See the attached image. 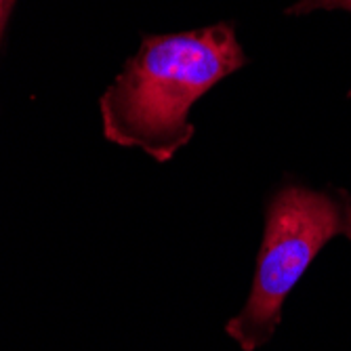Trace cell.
I'll list each match as a JSON object with an SVG mask.
<instances>
[{"instance_id":"6da1fadb","label":"cell","mask_w":351,"mask_h":351,"mask_svg":"<svg viewBox=\"0 0 351 351\" xmlns=\"http://www.w3.org/2000/svg\"><path fill=\"white\" fill-rule=\"evenodd\" d=\"M244 63L228 23L145 38L99 99L106 137L171 160L194 135L191 106Z\"/></svg>"},{"instance_id":"7a4b0ae2","label":"cell","mask_w":351,"mask_h":351,"mask_svg":"<svg viewBox=\"0 0 351 351\" xmlns=\"http://www.w3.org/2000/svg\"><path fill=\"white\" fill-rule=\"evenodd\" d=\"M337 236L351 238L347 194L286 187L271 200L250 295L226 324V332L242 351H257L269 343L280 326L284 301L317 252Z\"/></svg>"},{"instance_id":"3957f363","label":"cell","mask_w":351,"mask_h":351,"mask_svg":"<svg viewBox=\"0 0 351 351\" xmlns=\"http://www.w3.org/2000/svg\"><path fill=\"white\" fill-rule=\"evenodd\" d=\"M351 11V0H299L297 5L289 9V13L301 15V13H311V11Z\"/></svg>"},{"instance_id":"277c9868","label":"cell","mask_w":351,"mask_h":351,"mask_svg":"<svg viewBox=\"0 0 351 351\" xmlns=\"http://www.w3.org/2000/svg\"><path fill=\"white\" fill-rule=\"evenodd\" d=\"M13 5H15V0H0V36H3V29H5L7 17H9Z\"/></svg>"}]
</instances>
